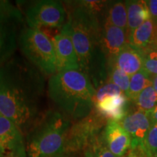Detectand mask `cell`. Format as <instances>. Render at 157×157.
I'll use <instances>...</instances> for the list:
<instances>
[{
    "instance_id": "6da1fadb",
    "label": "cell",
    "mask_w": 157,
    "mask_h": 157,
    "mask_svg": "<svg viewBox=\"0 0 157 157\" xmlns=\"http://www.w3.org/2000/svg\"><path fill=\"white\" fill-rule=\"evenodd\" d=\"M42 72L24 58L15 57L0 66V114L23 133L30 132L45 113Z\"/></svg>"
},
{
    "instance_id": "7a4b0ae2",
    "label": "cell",
    "mask_w": 157,
    "mask_h": 157,
    "mask_svg": "<svg viewBox=\"0 0 157 157\" xmlns=\"http://www.w3.org/2000/svg\"><path fill=\"white\" fill-rule=\"evenodd\" d=\"M71 5L67 23L78 58L79 71L85 74L91 82L95 80L98 47H101V32L98 14L87 1H76Z\"/></svg>"
},
{
    "instance_id": "3957f363",
    "label": "cell",
    "mask_w": 157,
    "mask_h": 157,
    "mask_svg": "<svg viewBox=\"0 0 157 157\" xmlns=\"http://www.w3.org/2000/svg\"><path fill=\"white\" fill-rule=\"evenodd\" d=\"M48 93L52 101L73 119H83L94 109L95 90L88 76L79 70L53 74L48 81Z\"/></svg>"
},
{
    "instance_id": "277c9868",
    "label": "cell",
    "mask_w": 157,
    "mask_h": 157,
    "mask_svg": "<svg viewBox=\"0 0 157 157\" xmlns=\"http://www.w3.org/2000/svg\"><path fill=\"white\" fill-rule=\"evenodd\" d=\"M71 124L58 111L48 110L30 131L27 138V157H59L65 154Z\"/></svg>"
},
{
    "instance_id": "5b68a950",
    "label": "cell",
    "mask_w": 157,
    "mask_h": 157,
    "mask_svg": "<svg viewBox=\"0 0 157 157\" xmlns=\"http://www.w3.org/2000/svg\"><path fill=\"white\" fill-rule=\"evenodd\" d=\"M19 44L25 58L42 74L50 75L57 71L53 44L42 30L24 29L20 35Z\"/></svg>"
},
{
    "instance_id": "8992f818",
    "label": "cell",
    "mask_w": 157,
    "mask_h": 157,
    "mask_svg": "<svg viewBox=\"0 0 157 157\" xmlns=\"http://www.w3.org/2000/svg\"><path fill=\"white\" fill-rule=\"evenodd\" d=\"M23 16L8 1H0V66L11 58L19 44Z\"/></svg>"
},
{
    "instance_id": "52a82bcc",
    "label": "cell",
    "mask_w": 157,
    "mask_h": 157,
    "mask_svg": "<svg viewBox=\"0 0 157 157\" xmlns=\"http://www.w3.org/2000/svg\"><path fill=\"white\" fill-rule=\"evenodd\" d=\"M67 13L63 4L55 0H42L29 6L25 20L29 28H60L66 24Z\"/></svg>"
},
{
    "instance_id": "ba28073f",
    "label": "cell",
    "mask_w": 157,
    "mask_h": 157,
    "mask_svg": "<svg viewBox=\"0 0 157 157\" xmlns=\"http://www.w3.org/2000/svg\"><path fill=\"white\" fill-rule=\"evenodd\" d=\"M104 120L93 109L87 117L71 125L66 139L65 153L84 150L94 138L100 135V129L103 126Z\"/></svg>"
},
{
    "instance_id": "9c48e42d",
    "label": "cell",
    "mask_w": 157,
    "mask_h": 157,
    "mask_svg": "<svg viewBox=\"0 0 157 157\" xmlns=\"http://www.w3.org/2000/svg\"><path fill=\"white\" fill-rule=\"evenodd\" d=\"M0 157H27L23 132L15 124L0 114Z\"/></svg>"
},
{
    "instance_id": "30bf717a",
    "label": "cell",
    "mask_w": 157,
    "mask_h": 157,
    "mask_svg": "<svg viewBox=\"0 0 157 157\" xmlns=\"http://www.w3.org/2000/svg\"><path fill=\"white\" fill-rule=\"evenodd\" d=\"M52 42L56 53L57 71L79 70L77 56L67 22L52 38Z\"/></svg>"
},
{
    "instance_id": "8fae6325",
    "label": "cell",
    "mask_w": 157,
    "mask_h": 157,
    "mask_svg": "<svg viewBox=\"0 0 157 157\" xmlns=\"http://www.w3.org/2000/svg\"><path fill=\"white\" fill-rule=\"evenodd\" d=\"M119 123L130 136V149L140 146L152 124L149 113L140 110L127 114Z\"/></svg>"
},
{
    "instance_id": "7c38bea8",
    "label": "cell",
    "mask_w": 157,
    "mask_h": 157,
    "mask_svg": "<svg viewBox=\"0 0 157 157\" xmlns=\"http://www.w3.org/2000/svg\"><path fill=\"white\" fill-rule=\"evenodd\" d=\"M128 44V34L125 30L104 23L101 32V48L103 54L111 61Z\"/></svg>"
},
{
    "instance_id": "4fadbf2b",
    "label": "cell",
    "mask_w": 157,
    "mask_h": 157,
    "mask_svg": "<svg viewBox=\"0 0 157 157\" xmlns=\"http://www.w3.org/2000/svg\"><path fill=\"white\" fill-rule=\"evenodd\" d=\"M103 136L110 151L117 157H124L131 148V138L120 123L109 121Z\"/></svg>"
},
{
    "instance_id": "5bb4252c",
    "label": "cell",
    "mask_w": 157,
    "mask_h": 157,
    "mask_svg": "<svg viewBox=\"0 0 157 157\" xmlns=\"http://www.w3.org/2000/svg\"><path fill=\"white\" fill-rule=\"evenodd\" d=\"M128 100L125 93L109 96L94 104V110L108 121L119 122L127 114Z\"/></svg>"
},
{
    "instance_id": "9a60e30c",
    "label": "cell",
    "mask_w": 157,
    "mask_h": 157,
    "mask_svg": "<svg viewBox=\"0 0 157 157\" xmlns=\"http://www.w3.org/2000/svg\"><path fill=\"white\" fill-rule=\"evenodd\" d=\"M128 44L143 52L157 48V24L151 18L128 35Z\"/></svg>"
},
{
    "instance_id": "2e32d148",
    "label": "cell",
    "mask_w": 157,
    "mask_h": 157,
    "mask_svg": "<svg viewBox=\"0 0 157 157\" xmlns=\"http://www.w3.org/2000/svg\"><path fill=\"white\" fill-rule=\"evenodd\" d=\"M144 54L129 44L109 63H113L129 76L143 69Z\"/></svg>"
},
{
    "instance_id": "e0dca14e",
    "label": "cell",
    "mask_w": 157,
    "mask_h": 157,
    "mask_svg": "<svg viewBox=\"0 0 157 157\" xmlns=\"http://www.w3.org/2000/svg\"><path fill=\"white\" fill-rule=\"evenodd\" d=\"M127 10V34L151 18L146 1L125 2Z\"/></svg>"
},
{
    "instance_id": "ac0fdd59",
    "label": "cell",
    "mask_w": 157,
    "mask_h": 157,
    "mask_svg": "<svg viewBox=\"0 0 157 157\" xmlns=\"http://www.w3.org/2000/svg\"><path fill=\"white\" fill-rule=\"evenodd\" d=\"M105 23L122 29L127 32V10L126 3L114 2L107 10Z\"/></svg>"
},
{
    "instance_id": "d6986e66",
    "label": "cell",
    "mask_w": 157,
    "mask_h": 157,
    "mask_svg": "<svg viewBox=\"0 0 157 157\" xmlns=\"http://www.w3.org/2000/svg\"><path fill=\"white\" fill-rule=\"evenodd\" d=\"M152 85L151 75L144 69H141L130 76L129 89L125 95L128 99L135 101L143 90Z\"/></svg>"
},
{
    "instance_id": "ffe728a7",
    "label": "cell",
    "mask_w": 157,
    "mask_h": 157,
    "mask_svg": "<svg viewBox=\"0 0 157 157\" xmlns=\"http://www.w3.org/2000/svg\"><path fill=\"white\" fill-rule=\"evenodd\" d=\"M84 157H117L110 151L104 141L103 134L98 135L84 149Z\"/></svg>"
},
{
    "instance_id": "44dd1931",
    "label": "cell",
    "mask_w": 157,
    "mask_h": 157,
    "mask_svg": "<svg viewBox=\"0 0 157 157\" xmlns=\"http://www.w3.org/2000/svg\"><path fill=\"white\" fill-rule=\"evenodd\" d=\"M134 102L140 111L151 112L157 104V95L153 86H149L143 90Z\"/></svg>"
},
{
    "instance_id": "7402d4cb",
    "label": "cell",
    "mask_w": 157,
    "mask_h": 157,
    "mask_svg": "<svg viewBox=\"0 0 157 157\" xmlns=\"http://www.w3.org/2000/svg\"><path fill=\"white\" fill-rule=\"evenodd\" d=\"M145 157H154L157 153V123H152L148 134L139 147Z\"/></svg>"
},
{
    "instance_id": "603a6c76",
    "label": "cell",
    "mask_w": 157,
    "mask_h": 157,
    "mask_svg": "<svg viewBox=\"0 0 157 157\" xmlns=\"http://www.w3.org/2000/svg\"><path fill=\"white\" fill-rule=\"evenodd\" d=\"M109 64V82L116 84L117 87H119L124 93L126 94L129 89L130 76L119 69L113 63Z\"/></svg>"
},
{
    "instance_id": "cb8c5ba5",
    "label": "cell",
    "mask_w": 157,
    "mask_h": 157,
    "mask_svg": "<svg viewBox=\"0 0 157 157\" xmlns=\"http://www.w3.org/2000/svg\"><path fill=\"white\" fill-rule=\"evenodd\" d=\"M124 93L119 87L112 82H108L105 84H102L98 87V89L95 91V96L93 98V103H95L101 101L104 98L109 97V96L120 95V94Z\"/></svg>"
},
{
    "instance_id": "d4e9b609",
    "label": "cell",
    "mask_w": 157,
    "mask_h": 157,
    "mask_svg": "<svg viewBox=\"0 0 157 157\" xmlns=\"http://www.w3.org/2000/svg\"><path fill=\"white\" fill-rule=\"evenodd\" d=\"M144 60H143V68L150 75H157V50L151 49L143 52Z\"/></svg>"
},
{
    "instance_id": "484cf974",
    "label": "cell",
    "mask_w": 157,
    "mask_h": 157,
    "mask_svg": "<svg viewBox=\"0 0 157 157\" xmlns=\"http://www.w3.org/2000/svg\"><path fill=\"white\" fill-rule=\"evenodd\" d=\"M149 11H150L151 19L157 24V0H149L146 1Z\"/></svg>"
},
{
    "instance_id": "4316f807",
    "label": "cell",
    "mask_w": 157,
    "mask_h": 157,
    "mask_svg": "<svg viewBox=\"0 0 157 157\" xmlns=\"http://www.w3.org/2000/svg\"><path fill=\"white\" fill-rule=\"evenodd\" d=\"M127 157H145L144 155L140 150V148H137L135 149H130V151L129 152Z\"/></svg>"
},
{
    "instance_id": "83f0119b",
    "label": "cell",
    "mask_w": 157,
    "mask_h": 157,
    "mask_svg": "<svg viewBox=\"0 0 157 157\" xmlns=\"http://www.w3.org/2000/svg\"><path fill=\"white\" fill-rule=\"evenodd\" d=\"M151 120L152 123H157V105L151 112H149Z\"/></svg>"
},
{
    "instance_id": "f1b7e54d",
    "label": "cell",
    "mask_w": 157,
    "mask_h": 157,
    "mask_svg": "<svg viewBox=\"0 0 157 157\" xmlns=\"http://www.w3.org/2000/svg\"><path fill=\"white\" fill-rule=\"evenodd\" d=\"M152 81V86L157 95V75H151Z\"/></svg>"
},
{
    "instance_id": "f546056e",
    "label": "cell",
    "mask_w": 157,
    "mask_h": 157,
    "mask_svg": "<svg viewBox=\"0 0 157 157\" xmlns=\"http://www.w3.org/2000/svg\"><path fill=\"white\" fill-rule=\"evenodd\" d=\"M59 157H75V156H64V155H63V156H60Z\"/></svg>"
},
{
    "instance_id": "4dcf8cb0",
    "label": "cell",
    "mask_w": 157,
    "mask_h": 157,
    "mask_svg": "<svg viewBox=\"0 0 157 157\" xmlns=\"http://www.w3.org/2000/svg\"><path fill=\"white\" fill-rule=\"evenodd\" d=\"M154 157H157V153H156V154L154 156Z\"/></svg>"
},
{
    "instance_id": "1f68e13d",
    "label": "cell",
    "mask_w": 157,
    "mask_h": 157,
    "mask_svg": "<svg viewBox=\"0 0 157 157\" xmlns=\"http://www.w3.org/2000/svg\"><path fill=\"white\" fill-rule=\"evenodd\" d=\"M156 50H157V48H156Z\"/></svg>"
}]
</instances>
